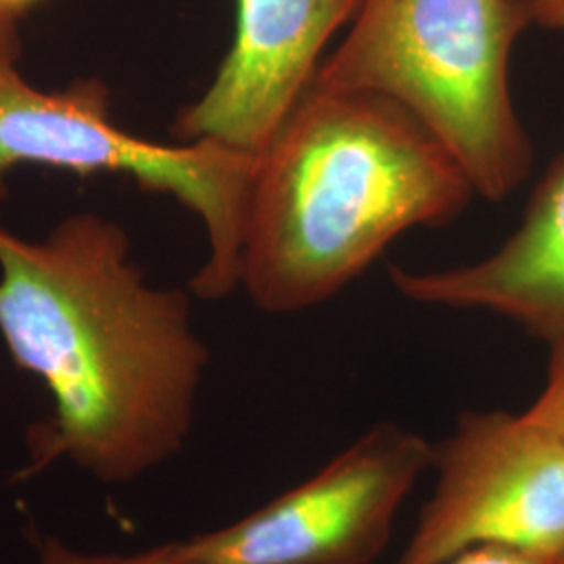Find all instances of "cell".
Masks as SVG:
<instances>
[{"label": "cell", "mask_w": 564, "mask_h": 564, "mask_svg": "<svg viewBox=\"0 0 564 564\" xmlns=\"http://www.w3.org/2000/svg\"><path fill=\"white\" fill-rule=\"evenodd\" d=\"M447 564H564L563 558L531 554L523 550H512L502 545H481L466 550Z\"/></svg>", "instance_id": "obj_11"}, {"label": "cell", "mask_w": 564, "mask_h": 564, "mask_svg": "<svg viewBox=\"0 0 564 564\" xmlns=\"http://www.w3.org/2000/svg\"><path fill=\"white\" fill-rule=\"evenodd\" d=\"M34 2H39V0H0V4H2V7L11 9V11H15V13L25 11V9H28V7H32Z\"/></svg>", "instance_id": "obj_14"}, {"label": "cell", "mask_w": 564, "mask_h": 564, "mask_svg": "<svg viewBox=\"0 0 564 564\" xmlns=\"http://www.w3.org/2000/svg\"><path fill=\"white\" fill-rule=\"evenodd\" d=\"M524 412L564 447V343L550 345L544 387Z\"/></svg>", "instance_id": "obj_10"}, {"label": "cell", "mask_w": 564, "mask_h": 564, "mask_svg": "<svg viewBox=\"0 0 564 564\" xmlns=\"http://www.w3.org/2000/svg\"><path fill=\"white\" fill-rule=\"evenodd\" d=\"M0 337L55 402L30 470L65 458L130 484L182 452L209 354L188 295L144 282L120 224L76 214L42 241L0 226Z\"/></svg>", "instance_id": "obj_1"}, {"label": "cell", "mask_w": 564, "mask_h": 564, "mask_svg": "<svg viewBox=\"0 0 564 564\" xmlns=\"http://www.w3.org/2000/svg\"><path fill=\"white\" fill-rule=\"evenodd\" d=\"M391 281L410 302L496 314L547 347L564 343V151L494 253L437 272L393 268Z\"/></svg>", "instance_id": "obj_8"}, {"label": "cell", "mask_w": 564, "mask_h": 564, "mask_svg": "<svg viewBox=\"0 0 564 564\" xmlns=\"http://www.w3.org/2000/svg\"><path fill=\"white\" fill-rule=\"evenodd\" d=\"M531 23L564 34V0H519Z\"/></svg>", "instance_id": "obj_12"}, {"label": "cell", "mask_w": 564, "mask_h": 564, "mask_svg": "<svg viewBox=\"0 0 564 564\" xmlns=\"http://www.w3.org/2000/svg\"><path fill=\"white\" fill-rule=\"evenodd\" d=\"M21 163L69 170L80 178L126 174L147 193L172 195L202 218L209 239V260L191 281L193 293L220 300L239 286L256 158L218 142L160 144L128 134L111 120L101 78L42 90L21 76L18 57L0 53V195L9 170Z\"/></svg>", "instance_id": "obj_4"}, {"label": "cell", "mask_w": 564, "mask_h": 564, "mask_svg": "<svg viewBox=\"0 0 564 564\" xmlns=\"http://www.w3.org/2000/svg\"><path fill=\"white\" fill-rule=\"evenodd\" d=\"M460 162L402 105L312 82L256 160L239 284L268 314L333 300L400 235L475 197Z\"/></svg>", "instance_id": "obj_2"}, {"label": "cell", "mask_w": 564, "mask_h": 564, "mask_svg": "<svg viewBox=\"0 0 564 564\" xmlns=\"http://www.w3.org/2000/svg\"><path fill=\"white\" fill-rule=\"evenodd\" d=\"M431 460L421 433L375 424L302 484L188 542L212 564L377 563Z\"/></svg>", "instance_id": "obj_6"}, {"label": "cell", "mask_w": 564, "mask_h": 564, "mask_svg": "<svg viewBox=\"0 0 564 564\" xmlns=\"http://www.w3.org/2000/svg\"><path fill=\"white\" fill-rule=\"evenodd\" d=\"M39 547V564H212L195 552L188 540L158 545L137 554H86L63 544L57 538H44Z\"/></svg>", "instance_id": "obj_9"}, {"label": "cell", "mask_w": 564, "mask_h": 564, "mask_svg": "<svg viewBox=\"0 0 564 564\" xmlns=\"http://www.w3.org/2000/svg\"><path fill=\"white\" fill-rule=\"evenodd\" d=\"M20 15L0 4V53L20 57Z\"/></svg>", "instance_id": "obj_13"}, {"label": "cell", "mask_w": 564, "mask_h": 564, "mask_svg": "<svg viewBox=\"0 0 564 564\" xmlns=\"http://www.w3.org/2000/svg\"><path fill=\"white\" fill-rule=\"evenodd\" d=\"M563 561H564V556H563Z\"/></svg>", "instance_id": "obj_15"}, {"label": "cell", "mask_w": 564, "mask_h": 564, "mask_svg": "<svg viewBox=\"0 0 564 564\" xmlns=\"http://www.w3.org/2000/svg\"><path fill=\"white\" fill-rule=\"evenodd\" d=\"M435 485L393 564H447L481 545L564 556V447L527 416L468 410L433 444Z\"/></svg>", "instance_id": "obj_5"}, {"label": "cell", "mask_w": 564, "mask_h": 564, "mask_svg": "<svg viewBox=\"0 0 564 564\" xmlns=\"http://www.w3.org/2000/svg\"><path fill=\"white\" fill-rule=\"evenodd\" d=\"M364 0H237L235 41L202 99L172 126L181 142L212 141L256 158L312 86L324 46Z\"/></svg>", "instance_id": "obj_7"}, {"label": "cell", "mask_w": 564, "mask_h": 564, "mask_svg": "<svg viewBox=\"0 0 564 564\" xmlns=\"http://www.w3.org/2000/svg\"><path fill=\"white\" fill-rule=\"evenodd\" d=\"M527 25L519 0H364L314 84L402 105L452 151L479 197L502 202L533 165L510 90Z\"/></svg>", "instance_id": "obj_3"}]
</instances>
